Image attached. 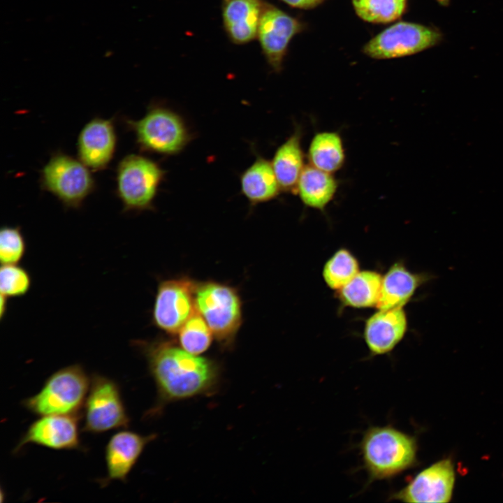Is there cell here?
<instances>
[{"instance_id":"obj_1","label":"cell","mask_w":503,"mask_h":503,"mask_svg":"<svg viewBox=\"0 0 503 503\" xmlns=\"http://www.w3.org/2000/svg\"><path fill=\"white\" fill-rule=\"evenodd\" d=\"M133 345L146 358L156 386V402L148 415H156L173 401L216 391L220 369L213 360L191 354L163 340H135Z\"/></svg>"},{"instance_id":"obj_2","label":"cell","mask_w":503,"mask_h":503,"mask_svg":"<svg viewBox=\"0 0 503 503\" xmlns=\"http://www.w3.org/2000/svg\"><path fill=\"white\" fill-rule=\"evenodd\" d=\"M358 446L368 483L393 479L417 462L415 437L391 425L370 426Z\"/></svg>"},{"instance_id":"obj_3","label":"cell","mask_w":503,"mask_h":503,"mask_svg":"<svg viewBox=\"0 0 503 503\" xmlns=\"http://www.w3.org/2000/svg\"><path fill=\"white\" fill-rule=\"evenodd\" d=\"M89 385L90 377L80 365L66 366L52 374L39 392L25 399L22 404L40 416L80 414Z\"/></svg>"},{"instance_id":"obj_4","label":"cell","mask_w":503,"mask_h":503,"mask_svg":"<svg viewBox=\"0 0 503 503\" xmlns=\"http://www.w3.org/2000/svg\"><path fill=\"white\" fill-rule=\"evenodd\" d=\"M125 124L141 150L163 156L180 153L193 138L184 119L161 105H151L141 119H126Z\"/></svg>"},{"instance_id":"obj_5","label":"cell","mask_w":503,"mask_h":503,"mask_svg":"<svg viewBox=\"0 0 503 503\" xmlns=\"http://www.w3.org/2000/svg\"><path fill=\"white\" fill-rule=\"evenodd\" d=\"M195 306L224 348L234 344L242 321V301L238 291L213 281L196 283Z\"/></svg>"},{"instance_id":"obj_6","label":"cell","mask_w":503,"mask_h":503,"mask_svg":"<svg viewBox=\"0 0 503 503\" xmlns=\"http://www.w3.org/2000/svg\"><path fill=\"white\" fill-rule=\"evenodd\" d=\"M166 171L155 161L130 154L119 162L116 170V193L123 211L151 210Z\"/></svg>"},{"instance_id":"obj_7","label":"cell","mask_w":503,"mask_h":503,"mask_svg":"<svg viewBox=\"0 0 503 503\" xmlns=\"http://www.w3.org/2000/svg\"><path fill=\"white\" fill-rule=\"evenodd\" d=\"M90 170L79 159L54 152L41 170V187L64 207L78 209L96 187Z\"/></svg>"},{"instance_id":"obj_8","label":"cell","mask_w":503,"mask_h":503,"mask_svg":"<svg viewBox=\"0 0 503 503\" xmlns=\"http://www.w3.org/2000/svg\"><path fill=\"white\" fill-rule=\"evenodd\" d=\"M84 432L100 434L126 428L130 418L119 385L99 374H92L83 406Z\"/></svg>"},{"instance_id":"obj_9","label":"cell","mask_w":503,"mask_h":503,"mask_svg":"<svg viewBox=\"0 0 503 503\" xmlns=\"http://www.w3.org/2000/svg\"><path fill=\"white\" fill-rule=\"evenodd\" d=\"M441 40V33L434 28L417 23L399 22L369 41L363 51L373 59L398 58L428 49Z\"/></svg>"},{"instance_id":"obj_10","label":"cell","mask_w":503,"mask_h":503,"mask_svg":"<svg viewBox=\"0 0 503 503\" xmlns=\"http://www.w3.org/2000/svg\"><path fill=\"white\" fill-rule=\"evenodd\" d=\"M196 282L185 277L161 281L152 309V322L168 335H176L196 310Z\"/></svg>"},{"instance_id":"obj_11","label":"cell","mask_w":503,"mask_h":503,"mask_svg":"<svg viewBox=\"0 0 503 503\" xmlns=\"http://www.w3.org/2000/svg\"><path fill=\"white\" fill-rule=\"evenodd\" d=\"M455 483L450 459L439 460L418 473L407 484L388 497V501L449 502Z\"/></svg>"},{"instance_id":"obj_12","label":"cell","mask_w":503,"mask_h":503,"mask_svg":"<svg viewBox=\"0 0 503 503\" xmlns=\"http://www.w3.org/2000/svg\"><path fill=\"white\" fill-rule=\"evenodd\" d=\"M302 28L298 19L267 2L256 38L267 63L274 71H281L289 44Z\"/></svg>"},{"instance_id":"obj_13","label":"cell","mask_w":503,"mask_h":503,"mask_svg":"<svg viewBox=\"0 0 503 503\" xmlns=\"http://www.w3.org/2000/svg\"><path fill=\"white\" fill-rule=\"evenodd\" d=\"M78 415L42 416L29 425L15 446L14 453H17L30 444L54 450L80 449Z\"/></svg>"},{"instance_id":"obj_14","label":"cell","mask_w":503,"mask_h":503,"mask_svg":"<svg viewBox=\"0 0 503 503\" xmlns=\"http://www.w3.org/2000/svg\"><path fill=\"white\" fill-rule=\"evenodd\" d=\"M117 140L113 119L94 117L79 133L78 157L92 171L105 169L114 156Z\"/></svg>"},{"instance_id":"obj_15","label":"cell","mask_w":503,"mask_h":503,"mask_svg":"<svg viewBox=\"0 0 503 503\" xmlns=\"http://www.w3.org/2000/svg\"><path fill=\"white\" fill-rule=\"evenodd\" d=\"M408 320L404 307L377 309L365 322L363 339L372 356L391 353L407 333Z\"/></svg>"},{"instance_id":"obj_16","label":"cell","mask_w":503,"mask_h":503,"mask_svg":"<svg viewBox=\"0 0 503 503\" xmlns=\"http://www.w3.org/2000/svg\"><path fill=\"white\" fill-rule=\"evenodd\" d=\"M156 438V435H142L130 430H122L109 439L105 451L106 476L99 481L105 486L113 481H126L144 449Z\"/></svg>"},{"instance_id":"obj_17","label":"cell","mask_w":503,"mask_h":503,"mask_svg":"<svg viewBox=\"0 0 503 503\" xmlns=\"http://www.w3.org/2000/svg\"><path fill=\"white\" fill-rule=\"evenodd\" d=\"M267 2L264 0H221L224 31L233 44H247L257 38Z\"/></svg>"},{"instance_id":"obj_18","label":"cell","mask_w":503,"mask_h":503,"mask_svg":"<svg viewBox=\"0 0 503 503\" xmlns=\"http://www.w3.org/2000/svg\"><path fill=\"white\" fill-rule=\"evenodd\" d=\"M430 276L410 271L402 261L392 264L382 275L377 309L404 307Z\"/></svg>"},{"instance_id":"obj_19","label":"cell","mask_w":503,"mask_h":503,"mask_svg":"<svg viewBox=\"0 0 503 503\" xmlns=\"http://www.w3.org/2000/svg\"><path fill=\"white\" fill-rule=\"evenodd\" d=\"M302 129L296 126L292 134L276 150L271 163L281 190L295 194L300 175L306 166L301 146Z\"/></svg>"},{"instance_id":"obj_20","label":"cell","mask_w":503,"mask_h":503,"mask_svg":"<svg viewBox=\"0 0 503 503\" xmlns=\"http://www.w3.org/2000/svg\"><path fill=\"white\" fill-rule=\"evenodd\" d=\"M240 182L242 194L252 206L276 198L282 191L271 161L259 154L242 173Z\"/></svg>"},{"instance_id":"obj_21","label":"cell","mask_w":503,"mask_h":503,"mask_svg":"<svg viewBox=\"0 0 503 503\" xmlns=\"http://www.w3.org/2000/svg\"><path fill=\"white\" fill-rule=\"evenodd\" d=\"M337 187L333 173L308 164L300 175L295 194L305 206L323 211L334 198Z\"/></svg>"},{"instance_id":"obj_22","label":"cell","mask_w":503,"mask_h":503,"mask_svg":"<svg viewBox=\"0 0 503 503\" xmlns=\"http://www.w3.org/2000/svg\"><path fill=\"white\" fill-rule=\"evenodd\" d=\"M382 275L376 270H364L344 286L335 291L342 307L356 309L377 307L381 286Z\"/></svg>"},{"instance_id":"obj_23","label":"cell","mask_w":503,"mask_h":503,"mask_svg":"<svg viewBox=\"0 0 503 503\" xmlns=\"http://www.w3.org/2000/svg\"><path fill=\"white\" fill-rule=\"evenodd\" d=\"M307 158L309 164L323 171L333 173L345 161V152L340 135L335 131L316 133L310 141Z\"/></svg>"},{"instance_id":"obj_24","label":"cell","mask_w":503,"mask_h":503,"mask_svg":"<svg viewBox=\"0 0 503 503\" xmlns=\"http://www.w3.org/2000/svg\"><path fill=\"white\" fill-rule=\"evenodd\" d=\"M360 270L356 256L349 249L342 247L325 262L321 274L326 286L337 291L348 284Z\"/></svg>"},{"instance_id":"obj_25","label":"cell","mask_w":503,"mask_h":503,"mask_svg":"<svg viewBox=\"0 0 503 503\" xmlns=\"http://www.w3.org/2000/svg\"><path fill=\"white\" fill-rule=\"evenodd\" d=\"M407 0H352L357 15L371 23H388L400 18Z\"/></svg>"},{"instance_id":"obj_26","label":"cell","mask_w":503,"mask_h":503,"mask_svg":"<svg viewBox=\"0 0 503 503\" xmlns=\"http://www.w3.org/2000/svg\"><path fill=\"white\" fill-rule=\"evenodd\" d=\"M213 337L207 323L197 310L178 332L181 347L186 351L197 356L208 349Z\"/></svg>"},{"instance_id":"obj_27","label":"cell","mask_w":503,"mask_h":503,"mask_svg":"<svg viewBox=\"0 0 503 503\" xmlns=\"http://www.w3.org/2000/svg\"><path fill=\"white\" fill-rule=\"evenodd\" d=\"M31 279L29 273L18 264L1 265L0 270L1 295L6 298L20 297L29 290Z\"/></svg>"},{"instance_id":"obj_28","label":"cell","mask_w":503,"mask_h":503,"mask_svg":"<svg viewBox=\"0 0 503 503\" xmlns=\"http://www.w3.org/2000/svg\"><path fill=\"white\" fill-rule=\"evenodd\" d=\"M26 241L18 226L1 227L0 231V261L1 265L18 264L26 253Z\"/></svg>"},{"instance_id":"obj_29","label":"cell","mask_w":503,"mask_h":503,"mask_svg":"<svg viewBox=\"0 0 503 503\" xmlns=\"http://www.w3.org/2000/svg\"><path fill=\"white\" fill-rule=\"evenodd\" d=\"M288 4L289 6L301 8V9H310L316 7L320 4L323 0H281Z\"/></svg>"},{"instance_id":"obj_30","label":"cell","mask_w":503,"mask_h":503,"mask_svg":"<svg viewBox=\"0 0 503 503\" xmlns=\"http://www.w3.org/2000/svg\"><path fill=\"white\" fill-rule=\"evenodd\" d=\"M7 299L8 298L5 297L3 295H1V318H3V314L6 312L7 308Z\"/></svg>"}]
</instances>
